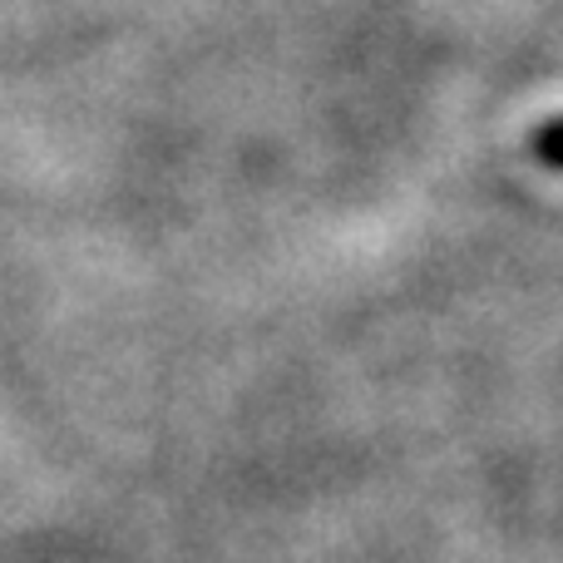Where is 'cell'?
Instances as JSON below:
<instances>
[{
  "label": "cell",
  "mask_w": 563,
  "mask_h": 563,
  "mask_svg": "<svg viewBox=\"0 0 563 563\" xmlns=\"http://www.w3.org/2000/svg\"><path fill=\"white\" fill-rule=\"evenodd\" d=\"M529 154H534L544 168L563 174V114L559 119H544V124L529 134Z\"/></svg>",
  "instance_id": "obj_1"
}]
</instances>
